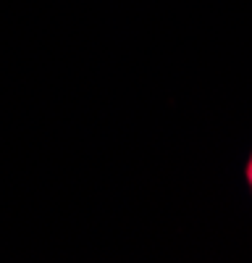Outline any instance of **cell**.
Here are the masks:
<instances>
[{"instance_id":"6da1fadb","label":"cell","mask_w":252,"mask_h":263,"mask_svg":"<svg viewBox=\"0 0 252 263\" xmlns=\"http://www.w3.org/2000/svg\"><path fill=\"white\" fill-rule=\"evenodd\" d=\"M244 179H247V187L252 190V156H249V161H247V166H244Z\"/></svg>"}]
</instances>
